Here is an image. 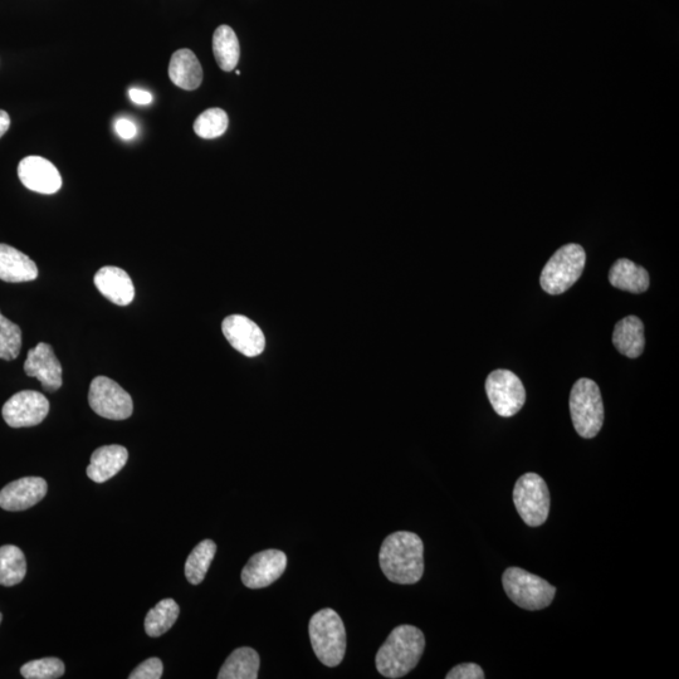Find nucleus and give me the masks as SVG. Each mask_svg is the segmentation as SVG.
I'll list each match as a JSON object with an SVG mask.
<instances>
[{"mask_svg":"<svg viewBox=\"0 0 679 679\" xmlns=\"http://www.w3.org/2000/svg\"><path fill=\"white\" fill-rule=\"evenodd\" d=\"M229 125L227 112L222 109H209L194 122L195 134L202 139H217L226 133Z\"/></svg>","mask_w":679,"mask_h":679,"instance_id":"27","label":"nucleus"},{"mask_svg":"<svg viewBox=\"0 0 679 679\" xmlns=\"http://www.w3.org/2000/svg\"><path fill=\"white\" fill-rule=\"evenodd\" d=\"M22 349V330L17 324L0 314V359H17Z\"/></svg>","mask_w":679,"mask_h":679,"instance_id":"28","label":"nucleus"},{"mask_svg":"<svg viewBox=\"0 0 679 679\" xmlns=\"http://www.w3.org/2000/svg\"><path fill=\"white\" fill-rule=\"evenodd\" d=\"M502 584L517 607L531 612L549 607L555 598V586L524 569L508 568L502 575Z\"/></svg>","mask_w":679,"mask_h":679,"instance_id":"5","label":"nucleus"},{"mask_svg":"<svg viewBox=\"0 0 679 679\" xmlns=\"http://www.w3.org/2000/svg\"><path fill=\"white\" fill-rule=\"evenodd\" d=\"M287 568V556L280 550L254 554L242 570L243 584L249 589L267 588L280 579Z\"/></svg>","mask_w":679,"mask_h":679,"instance_id":"11","label":"nucleus"},{"mask_svg":"<svg viewBox=\"0 0 679 679\" xmlns=\"http://www.w3.org/2000/svg\"><path fill=\"white\" fill-rule=\"evenodd\" d=\"M380 568L395 584H417L424 574V545L414 532L398 531L381 545Z\"/></svg>","mask_w":679,"mask_h":679,"instance_id":"1","label":"nucleus"},{"mask_svg":"<svg viewBox=\"0 0 679 679\" xmlns=\"http://www.w3.org/2000/svg\"><path fill=\"white\" fill-rule=\"evenodd\" d=\"M613 344L619 353L627 358H639L646 346L642 320L637 316H628L620 320L614 327Z\"/></svg>","mask_w":679,"mask_h":679,"instance_id":"20","label":"nucleus"},{"mask_svg":"<svg viewBox=\"0 0 679 679\" xmlns=\"http://www.w3.org/2000/svg\"><path fill=\"white\" fill-rule=\"evenodd\" d=\"M222 330L228 343L239 353L254 358L265 350L266 339L262 330L246 316L232 315L223 321Z\"/></svg>","mask_w":679,"mask_h":679,"instance_id":"13","label":"nucleus"},{"mask_svg":"<svg viewBox=\"0 0 679 679\" xmlns=\"http://www.w3.org/2000/svg\"><path fill=\"white\" fill-rule=\"evenodd\" d=\"M486 393L493 410L503 418L514 417L526 402L524 384L510 370L492 371L486 380Z\"/></svg>","mask_w":679,"mask_h":679,"instance_id":"8","label":"nucleus"},{"mask_svg":"<svg viewBox=\"0 0 679 679\" xmlns=\"http://www.w3.org/2000/svg\"><path fill=\"white\" fill-rule=\"evenodd\" d=\"M116 133L121 139L131 140L138 134V127L129 119H119L115 124Z\"/></svg>","mask_w":679,"mask_h":679,"instance_id":"32","label":"nucleus"},{"mask_svg":"<svg viewBox=\"0 0 679 679\" xmlns=\"http://www.w3.org/2000/svg\"><path fill=\"white\" fill-rule=\"evenodd\" d=\"M164 666L159 658H149L134 669L130 679H160L163 676Z\"/></svg>","mask_w":679,"mask_h":679,"instance_id":"30","label":"nucleus"},{"mask_svg":"<svg viewBox=\"0 0 679 679\" xmlns=\"http://www.w3.org/2000/svg\"><path fill=\"white\" fill-rule=\"evenodd\" d=\"M38 277V268L27 254L0 243V280L9 283L31 282Z\"/></svg>","mask_w":679,"mask_h":679,"instance_id":"18","label":"nucleus"},{"mask_svg":"<svg viewBox=\"0 0 679 679\" xmlns=\"http://www.w3.org/2000/svg\"><path fill=\"white\" fill-rule=\"evenodd\" d=\"M179 605L173 599L161 600L149 610L145 618V632L149 637L158 638L169 632L179 618Z\"/></svg>","mask_w":679,"mask_h":679,"instance_id":"25","label":"nucleus"},{"mask_svg":"<svg viewBox=\"0 0 679 679\" xmlns=\"http://www.w3.org/2000/svg\"><path fill=\"white\" fill-rule=\"evenodd\" d=\"M514 503L527 526L544 525L550 514V492L544 478L537 473H526L516 482Z\"/></svg>","mask_w":679,"mask_h":679,"instance_id":"7","label":"nucleus"},{"mask_svg":"<svg viewBox=\"0 0 679 679\" xmlns=\"http://www.w3.org/2000/svg\"><path fill=\"white\" fill-rule=\"evenodd\" d=\"M260 654L253 648L236 649L224 662L219 679H256L260 672Z\"/></svg>","mask_w":679,"mask_h":679,"instance_id":"22","label":"nucleus"},{"mask_svg":"<svg viewBox=\"0 0 679 679\" xmlns=\"http://www.w3.org/2000/svg\"><path fill=\"white\" fill-rule=\"evenodd\" d=\"M131 101L136 105H150L153 102V96L150 92L140 89H131L129 91Z\"/></svg>","mask_w":679,"mask_h":679,"instance_id":"33","label":"nucleus"},{"mask_svg":"<svg viewBox=\"0 0 679 679\" xmlns=\"http://www.w3.org/2000/svg\"><path fill=\"white\" fill-rule=\"evenodd\" d=\"M169 77L180 89L197 90L203 82V68L194 52L187 48L175 52L170 60Z\"/></svg>","mask_w":679,"mask_h":679,"instance_id":"19","label":"nucleus"},{"mask_svg":"<svg viewBox=\"0 0 679 679\" xmlns=\"http://www.w3.org/2000/svg\"><path fill=\"white\" fill-rule=\"evenodd\" d=\"M18 177L24 187L39 194H55L62 188L60 172L42 156H27L18 165Z\"/></svg>","mask_w":679,"mask_h":679,"instance_id":"12","label":"nucleus"},{"mask_svg":"<svg viewBox=\"0 0 679 679\" xmlns=\"http://www.w3.org/2000/svg\"><path fill=\"white\" fill-rule=\"evenodd\" d=\"M2 620H3V614L0 613V624H2Z\"/></svg>","mask_w":679,"mask_h":679,"instance_id":"35","label":"nucleus"},{"mask_svg":"<svg viewBox=\"0 0 679 679\" xmlns=\"http://www.w3.org/2000/svg\"><path fill=\"white\" fill-rule=\"evenodd\" d=\"M217 554L216 542L204 540L194 547L185 563V576L190 584L199 585L207 576L210 564Z\"/></svg>","mask_w":679,"mask_h":679,"instance_id":"26","label":"nucleus"},{"mask_svg":"<svg viewBox=\"0 0 679 679\" xmlns=\"http://www.w3.org/2000/svg\"><path fill=\"white\" fill-rule=\"evenodd\" d=\"M213 52L218 66L223 71L231 72L237 67L241 57V47L237 34L229 26L217 28L213 36Z\"/></svg>","mask_w":679,"mask_h":679,"instance_id":"23","label":"nucleus"},{"mask_svg":"<svg viewBox=\"0 0 679 679\" xmlns=\"http://www.w3.org/2000/svg\"><path fill=\"white\" fill-rule=\"evenodd\" d=\"M312 648L316 657L327 667L339 666L346 653V629L343 619L334 609L326 608L314 614L309 624Z\"/></svg>","mask_w":679,"mask_h":679,"instance_id":"3","label":"nucleus"},{"mask_svg":"<svg viewBox=\"0 0 679 679\" xmlns=\"http://www.w3.org/2000/svg\"><path fill=\"white\" fill-rule=\"evenodd\" d=\"M570 414L580 437L591 439L602 431L604 404L594 380L583 378L576 381L570 393Z\"/></svg>","mask_w":679,"mask_h":679,"instance_id":"4","label":"nucleus"},{"mask_svg":"<svg viewBox=\"0 0 679 679\" xmlns=\"http://www.w3.org/2000/svg\"><path fill=\"white\" fill-rule=\"evenodd\" d=\"M485 672L476 663H463L448 672L447 679H485Z\"/></svg>","mask_w":679,"mask_h":679,"instance_id":"31","label":"nucleus"},{"mask_svg":"<svg viewBox=\"0 0 679 679\" xmlns=\"http://www.w3.org/2000/svg\"><path fill=\"white\" fill-rule=\"evenodd\" d=\"M21 673L27 679H56L65 674V664L58 658H42L24 664Z\"/></svg>","mask_w":679,"mask_h":679,"instance_id":"29","label":"nucleus"},{"mask_svg":"<svg viewBox=\"0 0 679 679\" xmlns=\"http://www.w3.org/2000/svg\"><path fill=\"white\" fill-rule=\"evenodd\" d=\"M97 290L107 300L117 306H127L134 301L135 287L133 280L119 267H102L95 276Z\"/></svg>","mask_w":679,"mask_h":679,"instance_id":"16","label":"nucleus"},{"mask_svg":"<svg viewBox=\"0 0 679 679\" xmlns=\"http://www.w3.org/2000/svg\"><path fill=\"white\" fill-rule=\"evenodd\" d=\"M26 574L27 561L23 551L14 545L0 547V585H18Z\"/></svg>","mask_w":679,"mask_h":679,"instance_id":"24","label":"nucleus"},{"mask_svg":"<svg viewBox=\"0 0 679 679\" xmlns=\"http://www.w3.org/2000/svg\"><path fill=\"white\" fill-rule=\"evenodd\" d=\"M426 638L413 625H399L389 634L376 654V669L381 676L397 679L412 672L423 656Z\"/></svg>","mask_w":679,"mask_h":679,"instance_id":"2","label":"nucleus"},{"mask_svg":"<svg viewBox=\"0 0 679 679\" xmlns=\"http://www.w3.org/2000/svg\"><path fill=\"white\" fill-rule=\"evenodd\" d=\"M2 413L9 427H34L41 424L50 413V402L42 393L23 390L4 404Z\"/></svg>","mask_w":679,"mask_h":679,"instance_id":"10","label":"nucleus"},{"mask_svg":"<svg viewBox=\"0 0 679 679\" xmlns=\"http://www.w3.org/2000/svg\"><path fill=\"white\" fill-rule=\"evenodd\" d=\"M11 126V117H9L8 112L0 110V138L4 136Z\"/></svg>","mask_w":679,"mask_h":679,"instance_id":"34","label":"nucleus"},{"mask_svg":"<svg viewBox=\"0 0 679 679\" xmlns=\"http://www.w3.org/2000/svg\"><path fill=\"white\" fill-rule=\"evenodd\" d=\"M47 482L41 477H24L0 491V507L18 512L36 506L47 495Z\"/></svg>","mask_w":679,"mask_h":679,"instance_id":"15","label":"nucleus"},{"mask_svg":"<svg viewBox=\"0 0 679 679\" xmlns=\"http://www.w3.org/2000/svg\"><path fill=\"white\" fill-rule=\"evenodd\" d=\"M89 403L97 415L110 420H125L134 412L131 395L106 376L92 380Z\"/></svg>","mask_w":679,"mask_h":679,"instance_id":"9","label":"nucleus"},{"mask_svg":"<svg viewBox=\"0 0 679 679\" xmlns=\"http://www.w3.org/2000/svg\"><path fill=\"white\" fill-rule=\"evenodd\" d=\"M586 253L579 244L570 243L556 251L541 272L542 290L549 295H561L573 287L583 275Z\"/></svg>","mask_w":679,"mask_h":679,"instance_id":"6","label":"nucleus"},{"mask_svg":"<svg viewBox=\"0 0 679 679\" xmlns=\"http://www.w3.org/2000/svg\"><path fill=\"white\" fill-rule=\"evenodd\" d=\"M24 371L31 378L41 381L47 392H57L62 387V365L51 345L39 343L36 348L29 350Z\"/></svg>","mask_w":679,"mask_h":679,"instance_id":"14","label":"nucleus"},{"mask_svg":"<svg viewBox=\"0 0 679 679\" xmlns=\"http://www.w3.org/2000/svg\"><path fill=\"white\" fill-rule=\"evenodd\" d=\"M129 452L119 444L97 448L91 456L87 476L96 483H105L126 466Z\"/></svg>","mask_w":679,"mask_h":679,"instance_id":"17","label":"nucleus"},{"mask_svg":"<svg viewBox=\"0 0 679 679\" xmlns=\"http://www.w3.org/2000/svg\"><path fill=\"white\" fill-rule=\"evenodd\" d=\"M609 282L618 290L643 293L649 288V273L644 267L622 258L614 263L609 272Z\"/></svg>","mask_w":679,"mask_h":679,"instance_id":"21","label":"nucleus"}]
</instances>
